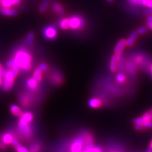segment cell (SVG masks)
<instances>
[{"instance_id": "1", "label": "cell", "mask_w": 152, "mask_h": 152, "mask_svg": "<svg viewBox=\"0 0 152 152\" xmlns=\"http://www.w3.org/2000/svg\"><path fill=\"white\" fill-rule=\"evenodd\" d=\"M15 65L18 67L23 70L28 71L32 67V58L31 54L25 50L17 51L13 58Z\"/></svg>"}, {"instance_id": "2", "label": "cell", "mask_w": 152, "mask_h": 152, "mask_svg": "<svg viewBox=\"0 0 152 152\" xmlns=\"http://www.w3.org/2000/svg\"><path fill=\"white\" fill-rule=\"evenodd\" d=\"M18 129L21 136L25 138H31L32 136V130L30 123L23 121L20 117L18 122Z\"/></svg>"}, {"instance_id": "3", "label": "cell", "mask_w": 152, "mask_h": 152, "mask_svg": "<svg viewBox=\"0 0 152 152\" xmlns=\"http://www.w3.org/2000/svg\"><path fill=\"white\" fill-rule=\"evenodd\" d=\"M86 22L83 19L78 16L74 15L69 18V28L73 30H81L85 27Z\"/></svg>"}, {"instance_id": "4", "label": "cell", "mask_w": 152, "mask_h": 152, "mask_svg": "<svg viewBox=\"0 0 152 152\" xmlns=\"http://www.w3.org/2000/svg\"><path fill=\"white\" fill-rule=\"evenodd\" d=\"M84 141L83 136L75 138L70 146V152H80L83 150Z\"/></svg>"}, {"instance_id": "5", "label": "cell", "mask_w": 152, "mask_h": 152, "mask_svg": "<svg viewBox=\"0 0 152 152\" xmlns=\"http://www.w3.org/2000/svg\"><path fill=\"white\" fill-rule=\"evenodd\" d=\"M58 34L57 30L53 26H48L44 30V36L45 39L48 40H54Z\"/></svg>"}, {"instance_id": "6", "label": "cell", "mask_w": 152, "mask_h": 152, "mask_svg": "<svg viewBox=\"0 0 152 152\" xmlns=\"http://www.w3.org/2000/svg\"><path fill=\"white\" fill-rule=\"evenodd\" d=\"M0 13L7 17H15L17 15V12L10 8L3 7L0 8Z\"/></svg>"}, {"instance_id": "7", "label": "cell", "mask_w": 152, "mask_h": 152, "mask_svg": "<svg viewBox=\"0 0 152 152\" xmlns=\"http://www.w3.org/2000/svg\"><path fill=\"white\" fill-rule=\"evenodd\" d=\"M126 46V41L125 39H121L118 41V42L117 43L116 46L114 48V53L115 55H119L122 53V50L124 49V48Z\"/></svg>"}, {"instance_id": "8", "label": "cell", "mask_w": 152, "mask_h": 152, "mask_svg": "<svg viewBox=\"0 0 152 152\" xmlns=\"http://www.w3.org/2000/svg\"><path fill=\"white\" fill-rule=\"evenodd\" d=\"M118 66V56L116 55H114L112 56L110 61V65H109V67H110V70L112 72H114L117 70Z\"/></svg>"}, {"instance_id": "9", "label": "cell", "mask_w": 152, "mask_h": 152, "mask_svg": "<svg viewBox=\"0 0 152 152\" xmlns=\"http://www.w3.org/2000/svg\"><path fill=\"white\" fill-rule=\"evenodd\" d=\"M14 138H15V137H14L13 135L11 132H6L2 136L1 141L4 145H12V142Z\"/></svg>"}, {"instance_id": "10", "label": "cell", "mask_w": 152, "mask_h": 152, "mask_svg": "<svg viewBox=\"0 0 152 152\" xmlns=\"http://www.w3.org/2000/svg\"><path fill=\"white\" fill-rule=\"evenodd\" d=\"M52 5H53V10L54 12H55L56 13L58 14V15L60 16L65 15V13L64 10L59 3L56 2V1H53V4H52Z\"/></svg>"}, {"instance_id": "11", "label": "cell", "mask_w": 152, "mask_h": 152, "mask_svg": "<svg viewBox=\"0 0 152 152\" xmlns=\"http://www.w3.org/2000/svg\"><path fill=\"white\" fill-rule=\"evenodd\" d=\"M137 37V32L136 31H133L131 33L129 36L128 37L126 41V46H132L135 43Z\"/></svg>"}, {"instance_id": "12", "label": "cell", "mask_w": 152, "mask_h": 152, "mask_svg": "<svg viewBox=\"0 0 152 152\" xmlns=\"http://www.w3.org/2000/svg\"><path fill=\"white\" fill-rule=\"evenodd\" d=\"M10 111L14 116L17 117H21L23 113L21 108L19 107L17 104H12V105H11Z\"/></svg>"}, {"instance_id": "13", "label": "cell", "mask_w": 152, "mask_h": 152, "mask_svg": "<svg viewBox=\"0 0 152 152\" xmlns=\"http://www.w3.org/2000/svg\"><path fill=\"white\" fill-rule=\"evenodd\" d=\"M3 77V80H10V81H15L16 78L13 74L10 69H6L4 70Z\"/></svg>"}, {"instance_id": "14", "label": "cell", "mask_w": 152, "mask_h": 152, "mask_svg": "<svg viewBox=\"0 0 152 152\" xmlns=\"http://www.w3.org/2000/svg\"><path fill=\"white\" fill-rule=\"evenodd\" d=\"M26 84H27V87L29 88L30 89L33 90V91L37 90V88H38V86H39V85H38V84H39V83H38L33 77L28 78L27 80Z\"/></svg>"}, {"instance_id": "15", "label": "cell", "mask_w": 152, "mask_h": 152, "mask_svg": "<svg viewBox=\"0 0 152 152\" xmlns=\"http://www.w3.org/2000/svg\"><path fill=\"white\" fill-rule=\"evenodd\" d=\"M88 104L89 107L93 108H98L100 107L102 104V102L100 99L96 98H93L90 99L89 100Z\"/></svg>"}, {"instance_id": "16", "label": "cell", "mask_w": 152, "mask_h": 152, "mask_svg": "<svg viewBox=\"0 0 152 152\" xmlns=\"http://www.w3.org/2000/svg\"><path fill=\"white\" fill-rule=\"evenodd\" d=\"M21 0H2V6L4 8H10L13 5H15L20 3Z\"/></svg>"}, {"instance_id": "17", "label": "cell", "mask_w": 152, "mask_h": 152, "mask_svg": "<svg viewBox=\"0 0 152 152\" xmlns=\"http://www.w3.org/2000/svg\"><path fill=\"white\" fill-rule=\"evenodd\" d=\"M42 71L39 69V67L36 68L34 72H33V74H32V77L34 78L36 81L39 83L42 81Z\"/></svg>"}, {"instance_id": "18", "label": "cell", "mask_w": 152, "mask_h": 152, "mask_svg": "<svg viewBox=\"0 0 152 152\" xmlns=\"http://www.w3.org/2000/svg\"><path fill=\"white\" fill-rule=\"evenodd\" d=\"M59 27L62 30H66L69 28V18H63L59 22Z\"/></svg>"}, {"instance_id": "19", "label": "cell", "mask_w": 152, "mask_h": 152, "mask_svg": "<svg viewBox=\"0 0 152 152\" xmlns=\"http://www.w3.org/2000/svg\"><path fill=\"white\" fill-rule=\"evenodd\" d=\"M80 152H102V149L99 146H86L85 149H83Z\"/></svg>"}, {"instance_id": "20", "label": "cell", "mask_w": 152, "mask_h": 152, "mask_svg": "<svg viewBox=\"0 0 152 152\" xmlns=\"http://www.w3.org/2000/svg\"><path fill=\"white\" fill-rule=\"evenodd\" d=\"M20 118H22L23 121H25L28 123H31L33 121L34 115H33V114L31 112H26L23 113L22 115Z\"/></svg>"}, {"instance_id": "21", "label": "cell", "mask_w": 152, "mask_h": 152, "mask_svg": "<svg viewBox=\"0 0 152 152\" xmlns=\"http://www.w3.org/2000/svg\"><path fill=\"white\" fill-rule=\"evenodd\" d=\"M15 81H10V80H3L2 87L3 89L6 91H8L10 90L14 86Z\"/></svg>"}, {"instance_id": "22", "label": "cell", "mask_w": 152, "mask_h": 152, "mask_svg": "<svg viewBox=\"0 0 152 152\" xmlns=\"http://www.w3.org/2000/svg\"><path fill=\"white\" fill-rule=\"evenodd\" d=\"M50 0H43L39 7V10L41 13H44L46 12V9L49 7L50 4Z\"/></svg>"}, {"instance_id": "23", "label": "cell", "mask_w": 152, "mask_h": 152, "mask_svg": "<svg viewBox=\"0 0 152 152\" xmlns=\"http://www.w3.org/2000/svg\"><path fill=\"white\" fill-rule=\"evenodd\" d=\"M31 101V99L29 96H28V95L26 94V95H24V96H23L21 98V100H20L21 104L22 106L26 107L28 105H29Z\"/></svg>"}, {"instance_id": "24", "label": "cell", "mask_w": 152, "mask_h": 152, "mask_svg": "<svg viewBox=\"0 0 152 152\" xmlns=\"http://www.w3.org/2000/svg\"><path fill=\"white\" fill-rule=\"evenodd\" d=\"M126 69L128 71V72L130 73L131 74H134L136 73V66L134 65V64L131 62V61H129V62L127 64Z\"/></svg>"}, {"instance_id": "25", "label": "cell", "mask_w": 152, "mask_h": 152, "mask_svg": "<svg viewBox=\"0 0 152 152\" xmlns=\"http://www.w3.org/2000/svg\"><path fill=\"white\" fill-rule=\"evenodd\" d=\"M34 33L32 32L28 33L27 36V39H26V42L28 46H32L33 45V42H34Z\"/></svg>"}, {"instance_id": "26", "label": "cell", "mask_w": 152, "mask_h": 152, "mask_svg": "<svg viewBox=\"0 0 152 152\" xmlns=\"http://www.w3.org/2000/svg\"><path fill=\"white\" fill-rule=\"evenodd\" d=\"M52 83L55 84H60L62 82V79H61V77L60 74H55L53 75V77H52Z\"/></svg>"}, {"instance_id": "27", "label": "cell", "mask_w": 152, "mask_h": 152, "mask_svg": "<svg viewBox=\"0 0 152 152\" xmlns=\"http://www.w3.org/2000/svg\"><path fill=\"white\" fill-rule=\"evenodd\" d=\"M41 148V146L39 142H35L33 144L31 148H30V152H40Z\"/></svg>"}, {"instance_id": "28", "label": "cell", "mask_w": 152, "mask_h": 152, "mask_svg": "<svg viewBox=\"0 0 152 152\" xmlns=\"http://www.w3.org/2000/svg\"><path fill=\"white\" fill-rule=\"evenodd\" d=\"M15 148L17 152H30V151L28 150L26 148V147L21 145L20 144L17 145V146H15Z\"/></svg>"}, {"instance_id": "29", "label": "cell", "mask_w": 152, "mask_h": 152, "mask_svg": "<svg viewBox=\"0 0 152 152\" xmlns=\"http://www.w3.org/2000/svg\"><path fill=\"white\" fill-rule=\"evenodd\" d=\"M126 76L124 74H123L122 73H119L116 76V79L118 83H124L126 80Z\"/></svg>"}, {"instance_id": "30", "label": "cell", "mask_w": 152, "mask_h": 152, "mask_svg": "<svg viewBox=\"0 0 152 152\" xmlns=\"http://www.w3.org/2000/svg\"><path fill=\"white\" fill-rule=\"evenodd\" d=\"M142 118H143V120H144L145 122L149 121H152V114L150 113L149 112L145 113L144 115H142Z\"/></svg>"}, {"instance_id": "31", "label": "cell", "mask_w": 152, "mask_h": 152, "mask_svg": "<svg viewBox=\"0 0 152 152\" xmlns=\"http://www.w3.org/2000/svg\"><path fill=\"white\" fill-rule=\"evenodd\" d=\"M10 70L12 72L13 74L14 75V76H15V77H17V76L19 74V72H20V69H19L17 66H13V67L10 68Z\"/></svg>"}, {"instance_id": "32", "label": "cell", "mask_w": 152, "mask_h": 152, "mask_svg": "<svg viewBox=\"0 0 152 152\" xmlns=\"http://www.w3.org/2000/svg\"><path fill=\"white\" fill-rule=\"evenodd\" d=\"M132 5H142V0H127Z\"/></svg>"}, {"instance_id": "33", "label": "cell", "mask_w": 152, "mask_h": 152, "mask_svg": "<svg viewBox=\"0 0 152 152\" xmlns=\"http://www.w3.org/2000/svg\"><path fill=\"white\" fill-rule=\"evenodd\" d=\"M38 67H39V69L42 71V72H45V71H46L48 69V65L43 62L41 63Z\"/></svg>"}, {"instance_id": "34", "label": "cell", "mask_w": 152, "mask_h": 152, "mask_svg": "<svg viewBox=\"0 0 152 152\" xmlns=\"http://www.w3.org/2000/svg\"><path fill=\"white\" fill-rule=\"evenodd\" d=\"M6 65H7V67L9 68V69H10V68L13 67V66H16L15 62V60H14L13 58L8 60V61H7V62Z\"/></svg>"}, {"instance_id": "35", "label": "cell", "mask_w": 152, "mask_h": 152, "mask_svg": "<svg viewBox=\"0 0 152 152\" xmlns=\"http://www.w3.org/2000/svg\"><path fill=\"white\" fill-rule=\"evenodd\" d=\"M144 120L142 117H138V118H136L133 120V122L134 123V124H142L144 123Z\"/></svg>"}, {"instance_id": "36", "label": "cell", "mask_w": 152, "mask_h": 152, "mask_svg": "<svg viewBox=\"0 0 152 152\" xmlns=\"http://www.w3.org/2000/svg\"><path fill=\"white\" fill-rule=\"evenodd\" d=\"M147 31H148V30H147V28L145 27H141L138 28V30H137V34H140L141 35H142V34H146V33L147 32Z\"/></svg>"}, {"instance_id": "37", "label": "cell", "mask_w": 152, "mask_h": 152, "mask_svg": "<svg viewBox=\"0 0 152 152\" xmlns=\"http://www.w3.org/2000/svg\"><path fill=\"white\" fill-rule=\"evenodd\" d=\"M142 126L145 127V128H148V129H150V128L152 127V121H146L142 124Z\"/></svg>"}, {"instance_id": "38", "label": "cell", "mask_w": 152, "mask_h": 152, "mask_svg": "<svg viewBox=\"0 0 152 152\" xmlns=\"http://www.w3.org/2000/svg\"><path fill=\"white\" fill-rule=\"evenodd\" d=\"M144 14L145 15H152V8H148L147 9L145 10H144Z\"/></svg>"}, {"instance_id": "39", "label": "cell", "mask_w": 152, "mask_h": 152, "mask_svg": "<svg viewBox=\"0 0 152 152\" xmlns=\"http://www.w3.org/2000/svg\"><path fill=\"white\" fill-rule=\"evenodd\" d=\"M134 128L137 131H141V130H143L145 129V127L142 124H135Z\"/></svg>"}, {"instance_id": "40", "label": "cell", "mask_w": 152, "mask_h": 152, "mask_svg": "<svg viewBox=\"0 0 152 152\" xmlns=\"http://www.w3.org/2000/svg\"><path fill=\"white\" fill-rule=\"evenodd\" d=\"M3 72L1 70H0V87H2L3 83Z\"/></svg>"}, {"instance_id": "41", "label": "cell", "mask_w": 152, "mask_h": 152, "mask_svg": "<svg viewBox=\"0 0 152 152\" xmlns=\"http://www.w3.org/2000/svg\"><path fill=\"white\" fill-rule=\"evenodd\" d=\"M142 59L141 57H140V56L136 57V62L137 64H140L142 62Z\"/></svg>"}, {"instance_id": "42", "label": "cell", "mask_w": 152, "mask_h": 152, "mask_svg": "<svg viewBox=\"0 0 152 152\" xmlns=\"http://www.w3.org/2000/svg\"><path fill=\"white\" fill-rule=\"evenodd\" d=\"M146 7L150 8H152V0H148L146 3Z\"/></svg>"}, {"instance_id": "43", "label": "cell", "mask_w": 152, "mask_h": 152, "mask_svg": "<svg viewBox=\"0 0 152 152\" xmlns=\"http://www.w3.org/2000/svg\"><path fill=\"white\" fill-rule=\"evenodd\" d=\"M147 27H148L149 29L152 31V22H148V23H147Z\"/></svg>"}, {"instance_id": "44", "label": "cell", "mask_w": 152, "mask_h": 152, "mask_svg": "<svg viewBox=\"0 0 152 152\" xmlns=\"http://www.w3.org/2000/svg\"><path fill=\"white\" fill-rule=\"evenodd\" d=\"M148 0H142V5L146 6V3L148 2Z\"/></svg>"}, {"instance_id": "45", "label": "cell", "mask_w": 152, "mask_h": 152, "mask_svg": "<svg viewBox=\"0 0 152 152\" xmlns=\"http://www.w3.org/2000/svg\"><path fill=\"white\" fill-rule=\"evenodd\" d=\"M147 20H148V22H152V15L148 16Z\"/></svg>"}, {"instance_id": "46", "label": "cell", "mask_w": 152, "mask_h": 152, "mask_svg": "<svg viewBox=\"0 0 152 152\" xmlns=\"http://www.w3.org/2000/svg\"><path fill=\"white\" fill-rule=\"evenodd\" d=\"M0 70H1V71H3V72H4V68L3 67V66L1 65V64H0Z\"/></svg>"}, {"instance_id": "47", "label": "cell", "mask_w": 152, "mask_h": 152, "mask_svg": "<svg viewBox=\"0 0 152 152\" xmlns=\"http://www.w3.org/2000/svg\"><path fill=\"white\" fill-rule=\"evenodd\" d=\"M146 152H152V149L149 147V148H148V149H147V150H146Z\"/></svg>"}, {"instance_id": "48", "label": "cell", "mask_w": 152, "mask_h": 152, "mask_svg": "<svg viewBox=\"0 0 152 152\" xmlns=\"http://www.w3.org/2000/svg\"><path fill=\"white\" fill-rule=\"evenodd\" d=\"M150 73H151V76H152V64L150 66Z\"/></svg>"}, {"instance_id": "49", "label": "cell", "mask_w": 152, "mask_h": 152, "mask_svg": "<svg viewBox=\"0 0 152 152\" xmlns=\"http://www.w3.org/2000/svg\"><path fill=\"white\" fill-rule=\"evenodd\" d=\"M149 147L152 149V140H151V142H150V146H149Z\"/></svg>"}, {"instance_id": "50", "label": "cell", "mask_w": 152, "mask_h": 152, "mask_svg": "<svg viewBox=\"0 0 152 152\" xmlns=\"http://www.w3.org/2000/svg\"><path fill=\"white\" fill-rule=\"evenodd\" d=\"M113 1V0H107V1H108V2H109V3H111V2H112Z\"/></svg>"}, {"instance_id": "51", "label": "cell", "mask_w": 152, "mask_h": 152, "mask_svg": "<svg viewBox=\"0 0 152 152\" xmlns=\"http://www.w3.org/2000/svg\"><path fill=\"white\" fill-rule=\"evenodd\" d=\"M149 112H150V113H151V114H152V109H151V110L149 111Z\"/></svg>"}]
</instances>
